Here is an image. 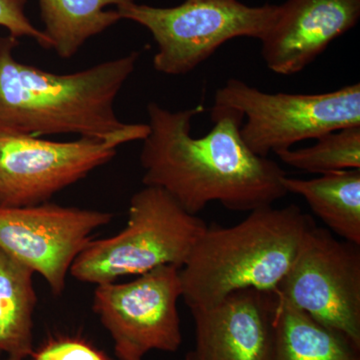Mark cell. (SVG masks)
Wrapping results in <instances>:
<instances>
[{"instance_id":"cell-1","label":"cell","mask_w":360,"mask_h":360,"mask_svg":"<svg viewBox=\"0 0 360 360\" xmlns=\"http://www.w3.org/2000/svg\"><path fill=\"white\" fill-rule=\"evenodd\" d=\"M203 111L201 104L170 111L148 103L149 134L139 158L144 186L163 189L193 215L214 201L232 212H250L288 195L281 165L255 155L241 139L243 115L212 108L214 127L195 139L193 120Z\"/></svg>"},{"instance_id":"cell-2","label":"cell","mask_w":360,"mask_h":360,"mask_svg":"<svg viewBox=\"0 0 360 360\" xmlns=\"http://www.w3.org/2000/svg\"><path fill=\"white\" fill-rule=\"evenodd\" d=\"M18 45L11 35L0 37V134H77L115 148L148 136V124L123 122L115 110L139 52L56 75L16 60Z\"/></svg>"},{"instance_id":"cell-3","label":"cell","mask_w":360,"mask_h":360,"mask_svg":"<svg viewBox=\"0 0 360 360\" xmlns=\"http://www.w3.org/2000/svg\"><path fill=\"white\" fill-rule=\"evenodd\" d=\"M315 225L295 205L258 208L233 226L207 225L179 269L181 297L191 309L236 290L276 291Z\"/></svg>"},{"instance_id":"cell-4","label":"cell","mask_w":360,"mask_h":360,"mask_svg":"<svg viewBox=\"0 0 360 360\" xmlns=\"http://www.w3.org/2000/svg\"><path fill=\"white\" fill-rule=\"evenodd\" d=\"M206 227L167 191L146 186L132 195L124 229L111 238L90 240L70 274L82 283L99 285L161 265L181 269Z\"/></svg>"},{"instance_id":"cell-5","label":"cell","mask_w":360,"mask_h":360,"mask_svg":"<svg viewBox=\"0 0 360 360\" xmlns=\"http://www.w3.org/2000/svg\"><path fill=\"white\" fill-rule=\"evenodd\" d=\"M122 20L148 28L158 51L153 68L167 75L191 72L229 40L262 39L281 13V6H248L239 0H186L174 7L134 1L116 8Z\"/></svg>"},{"instance_id":"cell-6","label":"cell","mask_w":360,"mask_h":360,"mask_svg":"<svg viewBox=\"0 0 360 360\" xmlns=\"http://www.w3.org/2000/svg\"><path fill=\"white\" fill-rule=\"evenodd\" d=\"M213 108L246 118L240 135L255 155L267 158L297 142L360 125V84L319 94H267L243 80H227L215 92Z\"/></svg>"},{"instance_id":"cell-7","label":"cell","mask_w":360,"mask_h":360,"mask_svg":"<svg viewBox=\"0 0 360 360\" xmlns=\"http://www.w3.org/2000/svg\"><path fill=\"white\" fill-rule=\"evenodd\" d=\"M276 292L360 347V245L315 225Z\"/></svg>"},{"instance_id":"cell-8","label":"cell","mask_w":360,"mask_h":360,"mask_svg":"<svg viewBox=\"0 0 360 360\" xmlns=\"http://www.w3.org/2000/svg\"><path fill=\"white\" fill-rule=\"evenodd\" d=\"M179 269L161 265L130 283L97 285L92 309L110 333L118 359L142 360L151 350L179 349Z\"/></svg>"},{"instance_id":"cell-9","label":"cell","mask_w":360,"mask_h":360,"mask_svg":"<svg viewBox=\"0 0 360 360\" xmlns=\"http://www.w3.org/2000/svg\"><path fill=\"white\" fill-rule=\"evenodd\" d=\"M116 149L87 137L60 142L0 134V206L49 202L54 194L112 160Z\"/></svg>"},{"instance_id":"cell-10","label":"cell","mask_w":360,"mask_h":360,"mask_svg":"<svg viewBox=\"0 0 360 360\" xmlns=\"http://www.w3.org/2000/svg\"><path fill=\"white\" fill-rule=\"evenodd\" d=\"M112 217L110 212L51 202L0 206V250L44 276L52 293L59 295L92 232Z\"/></svg>"},{"instance_id":"cell-11","label":"cell","mask_w":360,"mask_h":360,"mask_svg":"<svg viewBox=\"0 0 360 360\" xmlns=\"http://www.w3.org/2000/svg\"><path fill=\"white\" fill-rule=\"evenodd\" d=\"M276 302V291L248 288L191 309L195 345L186 360H269Z\"/></svg>"},{"instance_id":"cell-12","label":"cell","mask_w":360,"mask_h":360,"mask_svg":"<svg viewBox=\"0 0 360 360\" xmlns=\"http://www.w3.org/2000/svg\"><path fill=\"white\" fill-rule=\"evenodd\" d=\"M359 16L360 0H288L262 40V58L276 75L302 72Z\"/></svg>"},{"instance_id":"cell-13","label":"cell","mask_w":360,"mask_h":360,"mask_svg":"<svg viewBox=\"0 0 360 360\" xmlns=\"http://www.w3.org/2000/svg\"><path fill=\"white\" fill-rule=\"evenodd\" d=\"M269 360H360V347L277 293Z\"/></svg>"},{"instance_id":"cell-14","label":"cell","mask_w":360,"mask_h":360,"mask_svg":"<svg viewBox=\"0 0 360 360\" xmlns=\"http://www.w3.org/2000/svg\"><path fill=\"white\" fill-rule=\"evenodd\" d=\"M288 193L302 196L329 231L360 245V168L312 179L283 177Z\"/></svg>"},{"instance_id":"cell-15","label":"cell","mask_w":360,"mask_h":360,"mask_svg":"<svg viewBox=\"0 0 360 360\" xmlns=\"http://www.w3.org/2000/svg\"><path fill=\"white\" fill-rule=\"evenodd\" d=\"M44 34L61 58H71L91 37L118 22L117 11L134 0H39Z\"/></svg>"},{"instance_id":"cell-16","label":"cell","mask_w":360,"mask_h":360,"mask_svg":"<svg viewBox=\"0 0 360 360\" xmlns=\"http://www.w3.org/2000/svg\"><path fill=\"white\" fill-rule=\"evenodd\" d=\"M34 271L0 250V352L25 359L33 350Z\"/></svg>"},{"instance_id":"cell-17","label":"cell","mask_w":360,"mask_h":360,"mask_svg":"<svg viewBox=\"0 0 360 360\" xmlns=\"http://www.w3.org/2000/svg\"><path fill=\"white\" fill-rule=\"evenodd\" d=\"M288 167L326 174L360 168V125L322 134L309 148L288 149L276 155Z\"/></svg>"},{"instance_id":"cell-18","label":"cell","mask_w":360,"mask_h":360,"mask_svg":"<svg viewBox=\"0 0 360 360\" xmlns=\"http://www.w3.org/2000/svg\"><path fill=\"white\" fill-rule=\"evenodd\" d=\"M30 357V360H111L84 338L73 336L49 338Z\"/></svg>"},{"instance_id":"cell-19","label":"cell","mask_w":360,"mask_h":360,"mask_svg":"<svg viewBox=\"0 0 360 360\" xmlns=\"http://www.w3.org/2000/svg\"><path fill=\"white\" fill-rule=\"evenodd\" d=\"M26 2L27 0H0V26L6 27L14 39L32 37L42 49H51L46 35L35 27L26 16Z\"/></svg>"},{"instance_id":"cell-20","label":"cell","mask_w":360,"mask_h":360,"mask_svg":"<svg viewBox=\"0 0 360 360\" xmlns=\"http://www.w3.org/2000/svg\"><path fill=\"white\" fill-rule=\"evenodd\" d=\"M0 360H25V359H20V357L9 356V355H7V357H6V359H2V357H0Z\"/></svg>"}]
</instances>
